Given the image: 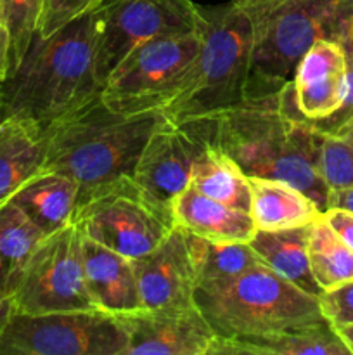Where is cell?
Here are the masks:
<instances>
[{"instance_id":"6da1fadb","label":"cell","mask_w":353,"mask_h":355,"mask_svg":"<svg viewBox=\"0 0 353 355\" xmlns=\"http://www.w3.org/2000/svg\"><path fill=\"white\" fill-rule=\"evenodd\" d=\"M203 118L211 144L227 153L246 175L286 180L327 210L331 189L320 172L324 134L310 121L284 113L277 94L248 97Z\"/></svg>"},{"instance_id":"7a4b0ae2","label":"cell","mask_w":353,"mask_h":355,"mask_svg":"<svg viewBox=\"0 0 353 355\" xmlns=\"http://www.w3.org/2000/svg\"><path fill=\"white\" fill-rule=\"evenodd\" d=\"M93 10L48 37L33 38L24 58L2 83L10 116L26 118L47 130L100 96Z\"/></svg>"},{"instance_id":"3957f363","label":"cell","mask_w":353,"mask_h":355,"mask_svg":"<svg viewBox=\"0 0 353 355\" xmlns=\"http://www.w3.org/2000/svg\"><path fill=\"white\" fill-rule=\"evenodd\" d=\"M168 120L161 110L120 113L96 97L47 128L45 170L69 177L78 200L132 179L149 137Z\"/></svg>"},{"instance_id":"277c9868","label":"cell","mask_w":353,"mask_h":355,"mask_svg":"<svg viewBox=\"0 0 353 355\" xmlns=\"http://www.w3.org/2000/svg\"><path fill=\"white\" fill-rule=\"evenodd\" d=\"M201 47L173 99L163 107L173 123L196 120L248 99V76L255 30L232 2L201 7Z\"/></svg>"},{"instance_id":"5b68a950","label":"cell","mask_w":353,"mask_h":355,"mask_svg":"<svg viewBox=\"0 0 353 355\" xmlns=\"http://www.w3.org/2000/svg\"><path fill=\"white\" fill-rule=\"evenodd\" d=\"M194 304L217 336L266 335L325 321L318 297L294 286L263 263L227 279L196 286Z\"/></svg>"},{"instance_id":"8992f818","label":"cell","mask_w":353,"mask_h":355,"mask_svg":"<svg viewBox=\"0 0 353 355\" xmlns=\"http://www.w3.org/2000/svg\"><path fill=\"white\" fill-rule=\"evenodd\" d=\"M336 7L338 0H277L253 17L248 97L273 96L293 80L308 49L332 38Z\"/></svg>"},{"instance_id":"52a82bcc","label":"cell","mask_w":353,"mask_h":355,"mask_svg":"<svg viewBox=\"0 0 353 355\" xmlns=\"http://www.w3.org/2000/svg\"><path fill=\"white\" fill-rule=\"evenodd\" d=\"M71 224L83 238L132 260L152 252L175 227L170 210L154 203L134 177L80 201Z\"/></svg>"},{"instance_id":"ba28073f","label":"cell","mask_w":353,"mask_h":355,"mask_svg":"<svg viewBox=\"0 0 353 355\" xmlns=\"http://www.w3.org/2000/svg\"><path fill=\"white\" fill-rule=\"evenodd\" d=\"M199 47V33L138 45L107 76L100 99L120 113L163 110L185 82Z\"/></svg>"},{"instance_id":"9c48e42d","label":"cell","mask_w":353,"mask_h":355,"mask_svg":"<svg viewBox=\"0 0 353 355\" xmlns=\"http://www.w3.org/2000/svg\"><path fill=\"white\" fill-rule=\"evenodd\" d=\"M127 333L113 314L87 309L10 315L0 355H127Z\"/></svg>"},{"instance_id":"30bf717a","label":"cell","mask_w":353,"mask_h":355,"mask_svg":"<svg viewBox=\"0 0 353 355\" xmlns=\"http://www.w3.org/2000/svg\"><path fill=\"white\" fill-rule=\"evenodd\" d=\"M96 16V71L104 85L114 68L145 42L199 33L201 10L192 0H107Z\"/></svg>"},{"instance_id":"8fae6325","label":"cell","mask_w":353,"mask_h":355,"mask_svg":"<svg viewBox=\"0 0 353 355\" xmlns=\"http://www.w3.org/2000/svg\"><path fill=\"white\" fill-rule=\"evenodd\" d=\"M10 298L14 311L24 314L96 309L85 284L82 234L75 225L42 239Z\"/></svg>"},{"instance_id":"7c38bea8","label":"cell","mask_w":353,"mask_h":355,"mask_svg":"<svg viewBox=\"0 0 353 355\" xmlns=\"http://www.w3.org/2000/svg\"><path fill=\"white\" fill-rule=\"evenodd\" d=\"M208 144L204 118L183 123L166 120L142 149L134 170L135 184L154 203L170 210L172 201L189 186L194 163Z\"/></svg>"},{"instance_id":"4fadbf2b","label":"cell","mask_w":353,"mask_h":355,"mask_svg":"<svg viewBox=\"0 0 353 355\" xmlns=\"http://www.w3.org/2000/svg\"><path fill=\"white\" fill-rule=\"evenodd\" d=\"M116 318L127 333V355H208L217 338L196 304L142 307Z\"/></svg>"},{"instance_id":"5bb4252c","label":"cell","mask_w":353,"mask_h":355,"mask_svg":"<svg viewBox=\"0 0 353 355\" xmlns=\"http://www.w3.org/2000/svg\"><path fill=\"white\" fill-rule=\"evenodd\" d=\"M293 101L298 116L307 121L327 118L341 106L348 87V58L332 38H320L294 69Z\"/></svg>"},{"instance_id":"9a60e30c","label":"cell","mask_w":353,"mask_h":355,"mask_svg":"<svg viewBox=\"0 0 353 355\" xmlns=\"http://www.w3.org/2000/svg\"><path fill=\"white\" fill-rule=\"evenodd\" d=\"M144 307L192 305L197 279L187 248L185 232L179 227L147 255L132 260Z\"/></svg>"},{"instance_id":"2e32d148","label":"cell","mask_w":353,"mask_h":355,"mask_svg":"<svg viewBox=\"0 0 353 355\" xmlns=\"http://www.w3.org/2000/svg\"><path fill=\"white\" fill-rule=\"evenodd\" d=\"M82 253L87 291L96 309L120 315L144 307L132 259L83 236Z\"/></svg>"},{"instance_id":"e0dca14e","label":"cell","mask_w":353,"mask_h":355,"mask_svg":"<svg viewBox=\"0 0 353 355\" xmlns=\"http://www.w3.org/2000/svg\"><path fill=\"white\" fill-rule=\"evenodd\" d=\"M170 211L175 227L210 241L249 243L256 232L249 211L218 203L190 184L172 201Z\"/></svg>"},{"instance_id":"ac0fdd59","label":"cell","mask_w":353,"mask_h":355,"mask_svg":"<svg viewBox=\"0 0 353 355\" xmlns=\"http://www.w3.org/2000/svg\"><path fill=\"white\" fill-rule=\"evenodd\" d=\"M208 355H352L329 322L253 336H217Z\"/></svg>"},{"instance_id":"d6986e66","label":"cell","mask_w":353,"mask_h":355,"mask_svg":"<svg viewBox=\"0 0 353 355\" xmlns=\"http://www.w3.org/2000/svg\"><path fill=\"white\" fill-rule=\"evenodd\" d=\"M47 132L33 121L9 116L0 123V207L44 170Z\"/></svg>"},{"instance_id":"ffe728a7","label":"cell","mask_w":353,"mask_h":355,"mask_svg":"<svg viewBox=\"0 0 353 355\" xmlns=\"http://www.w3.org/2000/svg\"><path fill=\"white\" fill-rule=\"evenodd\" d=\"M251 214L256 231H286L307 227L324 211L308 194L279 179L248 177Z\"/></svg>"},{"instance_id":"44dd1931","label":"cell","mask_w":353,"mask_h":355,"mask_svg":"<svg viewBox=\"0 0 353 355\" xmlns=\"http://www.w3.org/2000/svg\"><path fill=\"white\" fill-rule=\"evenodd\" d=\"M76 200V184L62 173L45 168L10 198L45 236L71 224Z\"/></svg>"},{"instance_id":"7402d4cb","label":"cell","mask_w":353,"mask_h":355,"mask_svg":"<svg viewBox=\"0 0 353 355\" xmlns=\"http://www.w3.org/2000/svg\"><path fill=\"white\" fill-rule=\"evenodd\" d=\"M308 227L310 225L286 231H256L248 245L260 262L277 276L318 297L322 290L311 274L308 260Z\"/></svg>"},{"instance_id":"603a6c76","label":"cell","mask_w":353,"mask_h":355,"mask_svg":"<svg viewBox=\"0 0 353 355\" xmlns=\"http://www.w3.org/2000/svg\"><path fill=\"white\" fill-rule=\"evenodd\" d=\"M189 184L218 203L242 211L251 210L248 175L227 153L211 142L194 163Z\"/></svg>"},{"instance_id":"cb8c5ba5","label":"cell","mask_w":353,"mask_h":355,"mask_svg":"<svg viewBox=\"0 0 353 355\" xmlns=\"http://www.w3.org/2000/svg\"><path fill=\"white\" fill-rule=\"evenodd\" d=\"M44 238V232L14 201L9 200L0 207V290L3 293L12 297Z\"/></svg>"},{"instance_id":"d4e9b609","label":"cell","mask_w":353,"mask_h":355,"mask_svg":"<svg viewBox=\"0 0 353 355\" xmlns=\"http://www.w3.org/2000/svg\"><path fill=\"white\" fill-rule=\"evenodd\" d=\"M197 284L227 279L262 263L248 243L210 241L199 236L185 234Z\"/></svg>"},{"instance_id":"484cf974","label":"cell","mask_w":353,"mask_h":355,"mask_svg":"<svg viewBox=\"0 0 353 355\" xmlns=\"http://www.w3.org/2000/svg\"><path fill=\"white\" fill-rule=\"evenodd\" d=\"M308 260L322 291L353 279V252L332 232L324 215L308 227Z\"/></svg>"},{"instance_id":"4316f807","label":"cell","mask_w":353,"mask_h":355,"mask_svg":"<svg viewBox=\"0 0 353 355\" xmlns=\"http://www.w3.org/2000/svg\"><path fill=\"white\" fill-rule=\"evenodd\" d=\"M44 6L45 0H2L3 21L9 35L10 71L19 64L37 37Z\"/></svg>"},{"instance_id":"83f0119b","label":"cell","mask_w":353,"mask_h":355,"mask_svg":"<svg viewBox=\"0 0 353 355\" xmlns=\"http://www.w3.org/2000/svg\"><path fill=\"white\" fill-rule=\"evenodd\" d=\"M320 172L329 189L353 186V128L341 135H324Z\"/></svg>"},{"instance_id":"f1b7e54d","label":"cell","mask_w":353,"mask_h":355,"mask_svg":"<svg viewBox=\"0 0 353 355\" xmlns=\"http://www.w3.org/2000/svg\"><path fill=\"white\" fill-rule=\"evenodd\" d=\"M107 0H45L44 12H42L38 37H48L55 30L76 19L82 14L97 9Z\"/></svg>"},{"instance_id":"f546056e","label":"cell","mask_w":353,"mask_h":355,"mask_svg":"<svg viewBox=\"0 0 353 355\" xmlns=\"http://www.w3.org/2000/svg\"><path fill=\"white\" fill-rule=\"evenodd\" d=\"M325 321L334 328L353 324V279L318 295Z\"/></svg>"},{"instance_id":"4dcf8cb0","label":"cell","mask_w":353,"mask_h":355,"mask_svg":"<svg viewBox=\"0 0 353 355\" xmlns=\"http://www.w3.org/2000/svg\"><path fill=\"white\" fill-rule=\"evenodd\" d=\"M311 125L324 135H341L353 128V59H348V87L341 106L324 120L311 121Z\"/></svg>"},{"instance_id":"1f68e13d","label":"cell","mask_w":353,"mask_h":355,"mask_svg":"<svg viewBox=\"0 0 353 355\" xmlns=\"http://www.w3.org/2000/svg\"><path fill=\"white\" fill-rule=\"evenodd\" d=\"M332 40L345 49L346 58L353 59V0H338Z\"/></svg>"},{"instance_id":"d6a6232c","label":"cell","mask_w":353,"mask_h":355,"mask_svg":"<svg viewBox=\"0 0 353 355\" xmlns=\"http://www.w3.org/2000/svg\"><path fill=\"white\" fill-rule=\"evenodd\" d=\"M324 218L336 236L353 252V211L343 208H327Z\"/></svg>"},{"instance_id":"836d02e7","label":"cell","mask_w":353,"mask_h":355,"mask_svg":"<svg viewBox=\"0 0 353 355\" xmlns=\"http://www.w3.org/2000/svg\"><path fill=\"white\" fill-rule=\"evenodd\" d=\"M10 71V54H9V35H7L6 21L2 12V0H0V83L6 82Z\"/></svg>"},{"instance_id":"e575fe53","label":"cell","mask_w":353,"mask_h":355,"mask_svg":"<svg viewBox=\"0 0 353 355\" xmlns=\"http://www.w3.org/2000/svg\"><path fill=\"white\" fill-rule=\"evenodd\" d=\"M343 208V210L353 211V186L331 189L329 193V207L327 208Z\"/></svg>"},{"instance_id":"d590c367","label":"cell","mask_w":353,"mask_h":355,"mask_svg":"<svg viewBox=\"0 0 353 355\" xmlns=\"http://www.w3.org/2000/svg\"><path fill=\"white\" fill-rule=\"evenodd\" d=\"M14 314V304H12V298L10 295L3 293L0 290V336H2L3 329H6L7 322H9L10 315Z\"/></svg>"},{"instance_id":"8d00e7d4","label":"cell","mask_w":353,"mask_h":355,"mask_svg":"<svg viewBox=\"0 0 353 355\" xmlns=\"http://www.w3.org/2000/svg\"><path fill=\"white\" fill-rule=\"evenodd\" d=\"M336 329H338L339 336H341L343 342L346 343V347H348L350 352L353 355V324L343 326V328H336Z\"/></svg>"},{"instance_id":"74e56055","label":"cell","mask_w":353,"mask_h":355,"mask_svg":"<svg viewBox=\"0 0 353 355\" xmlns=\"http://www.w3.org/2000/svg\"><path fill=\"white\" fill-rule=\"evenodd\" d=\"M10 116L9 113V107H7L6 104V99H3V92H2V83H0V123H2L3 120H7V118Z\"/></svg>"}]
</instances>
